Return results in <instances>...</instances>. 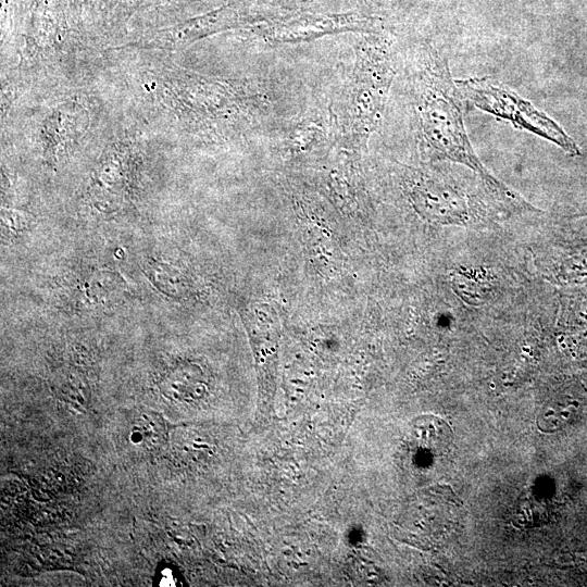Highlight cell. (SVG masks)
I'll return each instance as SVG.
<instances>
[{"label": "cell", "mask_w": 587, "mask_h": 587, "mask_svg": "<svg viewBox=\"0 0 587 587\" xmlns=\"http://www.w3.org/2000/svg\"><path fill=\"white\" fill-rule=\"evenodd\" d=\"M118 274L111 271H98L90 275L84 284L86 297L100 303L109 299L111 292L117 290L120 285Z\"/></svg>", "instance_id": "6"}, {"label": "cell", "mask_w": 587, "mask_h": 587, "mask_svg": "<svg viewBox=\"0 0 587 587\" xmlns=\"http://www.w3.org/2000/svg\"><path fill=\"white\" fill-rule=\"evenodd\" d=\"M448 425L436 416L417 421L414 426V436L421 439V445L434 452L445 451L452 441Z\"/></svg>", "instance_id": "5"}, {"label": "cell", "mask_w": 587, "mask_h": 587, "mask_svg": "<svg viewBox=\"0 0 587 587\" xmlns=\"http://www.w3.org/2000/svg\"><path fill=\"white\" fill-rule=\"evenodd\" d=\"M129 439L146 451L164 447L170 435V424L162 414L150 409H137L128 420Z\"/></svg>", "instance_id": "4"}, {"label": "cell", "mask_w": 587, "mask_h": 587, "mask_svg": "<svg viewBox=\"0 0 587 587\" xmlns=\"http://www.w3.org/2000/svg\"><path fill=\"white\" fill-rule=\"evenodd\" d=\"M424 65L420 78V110L424 137L433 154L470 168L505 210L519 213L537 211L494 177L475 154L463 122L462 95L451 77L447 61L436 51H429Z\"/></svg>", "instance_id": "1"}, {"label": "cell", "mask_w": 587, "mask_h": 587, "mask_svg": "<svg viewBox=\"0 0 587 587\" xmlns=\"http://www.w3.org/2000/svg\"><path fill=\"white\" fill-rule=\"evenodd\" d=\"M463 98L477 109L510 122L560 147L572 155L579 149L563 128L546 113L500 80L490 77H470L455 80Z\"/></svg>", "instance_id": "2"}, {"label": "cell", "mask_w": 587, "mask_h": 587, "mask_svg": "<svg viewBox=\"0 0 587 587\" xmlns=\"http://www.w3.org/2000/svg\"><path fill=\"white\" fill-rule=\"evenodd\" d=\"M413 202L426 218L439 223H465L475 212L472 196L450 176L433 177L419 185Z\"/></svg>", "instance_id": "3"}]
</instances>
